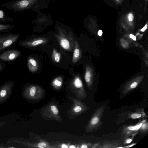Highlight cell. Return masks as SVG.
<instances>
[{"instance_id": "3", "label": "cell", "mask_w": 148, "mask_h": 148, "mask_svg": "<svg viewBox=\"0 0 148 148\" xmlns=\"http://www.w3.org/2000/svg\"><path fill=\"white\" fill-rule=\"evenodd\" d=\"M72 89L79 98L84 99L87 97V94L84 88L82 82L78 76H76L71 83Z\"/></svg>"}, {"instance_id": "18", "label": "cell", "mask_w": 148, "mask_h": 148, "mask_svg": "<svg viewBox=\"0 0 148 148\" xmlns=\"http://www.w3.org/2000/svg\"><path fill=\"white\" fill-rule=\"evenodd\" d=\"M61 57L60 54L58 52L56 49H54L52 53V58L54 61L56 62H59L60 60Z\"/></svg>"}, {"instance_id": "24", "label": "cell", "mask_w": 148, "mask_h": 148, "mask_svg": "<svg viewBox=\"0 0 148 148\" xmlns=\"http://www.w3.org/2000/svg\"><path fill=\"white\" fill-rule=\"evenodd\" d=\"M130 38L133 40L136 41V36L133 34H130Z\"/></svg>"}, {"instance_id": "13", "label": "cell", "mask_w": 148, "mask_h": 148, "mask_svg": "<svg viewBox=\"0 0 148 148\" xmlns=\"http://www.w3.org/2000/svg\"><path fill=\"white\" fill-rule=\"evenodd\" d=\"M74 50L72 58V63L74 64L79 59L80 56V51L77 42H75Z\"/></svg>"}, {"instance_id": "21", "label": "cell", "mask_w": 148, "mask_h": 148, "mask_svg": "<svg viewBox=\"0 0 148 148\" xmlns=\"http://www.w3.org/2000/svg\"><path fill=\"white\" fill-rule=\"evenodd\" d=\"M51 110L53 112V114L56 115L58 114L59 110L56 106L53 105L51 106Z\"/></svg>"}, {"instance_id": "27", "label": "cell", "mask_w": 148, "mask_h": 148, "mask_svg": "<svg viewBox=\"0 0 148 148\" xmlns=\"http://www.w3.org/2000/svg\"><path fill=\"white\" fill-rule=\"evenodd\" d=\"M61 147L62 148H67L68 147L66 145L63 144L61 145Z\"/></svg>"}, {"instance_id": "10", "label": "cell", "mask_w": 148, "mask_h": 148, "mask_svg": "<svg viewBox=\"0 0 148 148\" xmlns=\"http://www.w3.org/2000/svg\"><path fill=\"white\" fill-rule=\"evenodd\" d=\"M121 143L116 141H108L103 142L102 144L99 143L97 148H117L122 147Z\"/></svg>"}, {"instance_id": "20", "label": "cell", "mask_w": 148, "mask_h": 148, "mask_svg": "<svg viewBox=\"0 0 148 148\" xmlns=\"http://www.w3.org/2000/svg\"><path fill=\"white\" fill-rule=\"evenodd\" d=\"M138 132H137L132 134V137H129L125 139L124 140V144H126L130 143L132 141L134 138V137L138 134Z\"/></svg>"}, {"instance_id": "14", "label": "cell", "mask_w": 148, "mask_h": 148, "mask_svg": "<svg viewBox=\"0 0 148 148\" xmlns=\"http://www.w3.org/2000/svg\"><path fill=\"white\" fill-rule=\"evenodd\" d=\"M14 20L12 18L7 16L5 12L0 9V22H13Z\"/></svg>"}, {"instance_id": "26", "label": "cell", "mask_w": 148, "mask_h": 148, "mask_svg": "<svg viewBox=\"0 0 148 148\" xmlns=\"http://www.w3.org/2000/svg\"><path fill=\"white\" fill-rule=\"evenodd\" d=\"M147 25L146 24L145 26L141 29V31L142 32H144L147 29Z\"/></svg>"}, {"instance_id": "12", "label": "cell", "mask_w": 148, "mask_h": 148, "mask_svg": "<svg viewBox=\"0 0 148 148\" xmlns=\"http://www.w3.org/2000/svg\"><path fill=\"white\" fill-rule=\"evenodd\" d=\"M27 66L30 71L34 73L36 71L38 68V65L36 60L31 56L27 59Z\"/></svg>"}, {"instance_id": "29", "label": "cell", "mask_w": 148, "mask_h": 148, "mask_svg": "<svg viewBox=\"0 0 148 148\" xmlns=\"http://www.w3.org/2000/svg\"><path fill=\"white\" fill-rule=\"evenodd\" d=\"M1 1H0V5L1 4Z\"/></svg>"}, {"instance_id": "6", "label": "cell", "mask_w": 148, "mask_h": 148, "mask_svg": "<svg viewBox=\"0 0 148 148\" xmlns=\"http://www.w3.org/2000/svg\"><path fill=\"white\" fill-rule=\"evenodd\" d=\"M145 120L139 122L135 125L124 126L121 131V136L125 140L138 132L139 127Z\"/></svg>"}, {"instance_id": "4", "label": "cell", "mask_w": 148, "mask_h": 148, "mask_svg": "<svg viewBox=\"0 0 148 148\" xmlns=\"http://www.w3.org/2000/svg\"><path fill=\"white\" fill-rule=\"evenodd\" d=\"M21 54L19 50L10 49L0 53V61L4 62H12L16 60Z\"/></svg>"}, {"instance_id": "5", "label": "cell", "mask_w": 148, "mask_h": 148, "mask_svg": "<svg viewBox=\"0 0 148 148\" xmlns=\"http://www.w3.org/2000/svg\"><path fill=\"white\" fill-rule=\"evenodd\" d=\"M48 42V40L46 38L39 37L21 40L19 41L18 44L22 47L31 48L40 44L47 43Z\"/></svg>"}, {"instance_id": "2", "label": "cell", "mask_w": 148, "mask_h": 148, "mask_svg": "<svg viewBox=\"0 0 148 148\" xmlns=\"http://www.w3.org/2000/svg\"><path fill=\"white\" fill-rule=\"evenodd\" d=\"M20 36L18 33H12L0 35V52L15 43Z\"/></svg>"}, {"instance_id": "25", "label": "cell", "mask_w": 148, "mask_h": 148, "mask_svg": "<svg viewBox=\"0 0 148 148\" xmlns=\"http://www.w3.org/2000/svg\"><path fill=\"white\" fill-rule=\"evenodd\" d=\"M102 33H103L102 31L101 30H99L98 32V33H97L98 35L99 36H102Z\"/></svg>"}, {"instance_id": "11", "label": "cell", "mask_w": 148, "mask_h": 148, "mask_svg": "<svg viewBox=\"0 0 148 148\" xmlns=\"http://www.w3.org/2000/svg\"><path fill=\"white\" fill-rule=\"evenodd\" d=\"M41 89V88L38 86L34 85H28L25 87V91L28 92L30 97H33L36 95L38 90Z\"/></svg>"}, {"instance_id": "15", "label": "cell", "mask_w": 148, "mask_h": 148, "mask_svg": "<svg viewBox=\"0 0 148 148\" xmlns=\"http://www.w3.org/2000/svg\"><path fill=\"white\" fill-rule=\"evenodd\" d=\"M147 120H145L141 124L138 131V132L142 135H144L148 132V122Z\"/></svg>"}, {"instance_id": "1", "label": "cell", "mask_w": 148, "mask_h": 148, "mask_svg": "<svg viewBox=\"0 0 148 148\" xmlns=\"http://www.w3.org/2000/svg\"><path fill=\"white\" fill-rule=\"evenodd\" d=\"M106 105L103 104L96 109L91 117L87 125L86 131L92 132L99 129L103 122L101 119L105 109Z\"/></svg>"}, {"instance_id": "8", "label": "cell", "mask_w": 148, "mask_h": 148, "mask_svg": "<svg viewBox=\"0 0 148 148\" xmlns=\"http://www.w3.org/2000/svg\"><path fill=\"white\" fill-rule=\"evenodd\" d=\"M56 38L59 41L61 47L66 50H71V44L68 38L63 34L57 35Z\"/></svg>"}, {"instance_id": "17", "label": "cell", "mask_w": 148, "mask_h": 148, "mask_svg": "<svg viewBox=\"0 0 148 148\" xmlns=\"http://www.w3.org/2000/svg\"><path fill=\"white\" fill-rule=\"evenodd\" d=\"M84 79L88 87L91 89L92 86L91 73L88 69L86 70L84 75Z\"/></svg>"}, {"instance_id": "22", "label": "cell", "mask_w": 148, "mask_h": 148, "mask_svg": "<svg viewBox=\"0 0 148 148\" xmlns=\"http://www.w3.org/2000/svg\"><path fill=\"white\" fill-rule=\"evenodd\" d=\"M6 64L0 61V73L3 71L5 69Z\"/></svg>"}, {"instance_id": "28", "label": "cell", "mask_w": 148, "mask_h": 148, "mask_svg": "<svg viewBox=\"0 0 148 148\" xmlns=\"http://www.w3.org/2000/svg\"><path fill=\"white\" fill-rule=\"evenodd\" d=\"M75 147H76L74 145H71L69 147V148H75Z\"/></svg>"}, {"instance_id": "19", "label": "cell", "mask_w": 148, "mask_h": 148, "mask_svg": "<svg viewBox=\"0 0 148 148\" xmlns=\"http://www.w3.org/2000/svg\"><path fill=\"white\" fill-rule=\"evenodd\" d=\"M52 85L56 87H60L62 84V79L61 77H58L53 81Z\"/></svg>"}, {"instance_id": "16", "label": "cell", "mask_w": 148, "mask_h": 148, "mask_svg": "<svg viewBox=\"0 0 148 148\" xmlns=\"http://www.w3.org/2000/svg\"><path fill=\"white\" fill-rule=\"evenodd\" d=\"M14 26V25L13 24L0 23V33L8 32L12 29Z\"/></svg>"}, {"instance_id": "7", "label": "cell", "mask_w": 148, "mask_h": 148, "mask_svg": "<svg viewBox=\"0 0 148 148\" xmlns=\"http://www.w3.org/2000/svg\"><path fill=\"white\" fill-rule=\"evenodd\" d=\"M127 116L128 119H136L147 117V115L144 112V108L143 107L137 108L134 112L128 113Z\"/></svg>"}, {"instance_id": "9", "label": "cell", "mask_w": 148, "mask_h": 148, "mask_svg": "<svg viewBox=\"0 0 148 148\" xmlns=\"http://www.w3.org/2000/svg\"><path fill=\"white\" fill-rule=\"evenodd\" d=\"M89 108L84 103L77 100L76 101V104L74 105L73 109V113L77 115L79 114L86 112Z\"/></svg>"}, {"instance_id": "23", "label": "cell", "mask_w": 148, "mask_h": 148, "mask_svg": "<svg viewBox=\"0 0 148 148\" xmlns=\"http://www.w3.org/2000/svg\"><path fill=\"white\" fill-rule=\"evenodd\" d=\"M134 16L133 14L132 13H129L127 16V18L130 21H132L134 19Z\"/></svg>"}]
</instances>
